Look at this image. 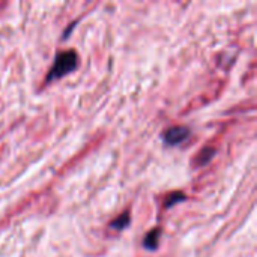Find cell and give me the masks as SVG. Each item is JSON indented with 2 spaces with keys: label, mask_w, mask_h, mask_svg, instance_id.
I'll use <instances>...</instances> for the list:
<instances>
[{
  "label": "cell",
  "mask_w": 257,
  "mask_h": 257,
  "mask_svg": "<svg viewBox=\"0 0 257 257\" xmlns=\"http://www.w3.org/2000/svg\"><path fill=\"white\" fill-rule=\"evenodd\" d=\"M188 136H190V130L187 126H173L164 133V142L170 146H176L182 143L185 139H188Z\"/></svg>",
  "instance_id": "2"
},
{
  "label": "cell",
  "mask_w": 257,
  "mask_h": 257,
  "mask_svg": "<svg viewBox=\"0 0 257 257\" xmlns=\"http://www.w3.org/2000/svg\"><path fill=\"white\" fill-rule=\"evenodd\" d=\"M128 224H130V215L125 212V214H122L117 220H114V221L110 224V227L114 229V230H122V229H125Z\"/></svg>",
  "instance_id": "4"
},
{
  "label": "cell",
  "mask_w": 257,
  "mask_h": 257,
  "mask_svg": "<svg viewBox=\"0 0 257 257\" xmlns=\"http://www.w3.org/2000/svg\"><path fill=\"white\" fill-rule=\"evenodd\" d=\"M184 199H185V197H184L182 194H179V193H173V194L166 200V208H170L173 203H176L178 200H184Z\"/></svg>",
  "instance_id": "5"
},
{
  "label": "cell",
  "mask_w": 257,
  "mask_h": 257,
  "mask_svg": "<svg viewBox=\"0 0 257 257\" xmlns=\"http://www.w3.org/2000/svg\"><path fill=\"white\" fill-rule=\"evenodd\" d=\"M160 229H155V230H152V232H149L146 236H145V242H143V245L146 247V248H149V250H155L157 247H158V238H160Z\"/></svg>",
  "instance_id": "3"
},
{
  "label": "cell",
  "mask_w": 257,
  "mask_h": 257,
  "mask_svg": "<svg viewBox=\"0 0 257 257\" xmlns=\"http://www.w3.org/2000/svg\"><path fill=\"white\" fill-rule=\"evenodd\" d=\"M77 68V54L75 51H63L59 53L54 59V63L48 72V81L50 80H57L69 72H72Z\"/></svg>",
  "instance_id": "1"
}]
</instances>
